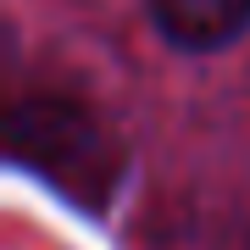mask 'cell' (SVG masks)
<instances>
[{"instance_id":"1","label":"cell","mask_w":250,"mask_h":250,"mask_svg":"<svg viewBox=\"0 0 250 250\" xmlns=\"http://www.w3.org/2000/svg\"><path fill=\"white\" fill-rule=\"evenodd\" d=\"M11 161H22L34 178L56 184L72 206H100L117 184V145L89 111L67 100H22L6 123Z\"/></svg>"},{"instance_id":"2","label":"cell","mask_w":250,"mask_h":250,"mask_svg":"<svg viewBox=\"0 0 250 250\" xmlns=\"http://www.w3.org/2000/svg\"><path fill=\"white\" fill-rule=\"evenodd\" d=\"M150 22L178 50H223L250 28V0H150Z\"/></svg>"}]
</instances>
